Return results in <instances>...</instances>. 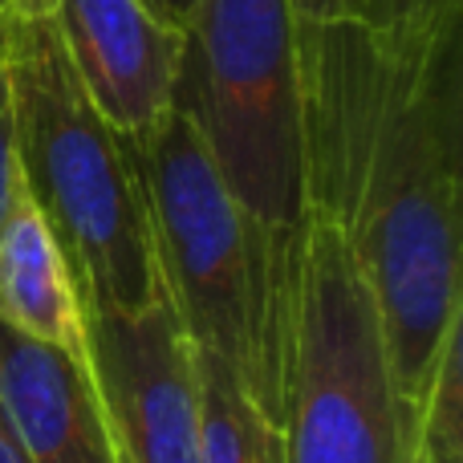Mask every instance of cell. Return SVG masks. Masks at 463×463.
Instances as JSON below:
<instances>
[{
	"instance_id": "obj_6",
	"label": "cell",
	"mask_w": 463,
	"mask_h": 463,
	"mask_svg": "<svg viewBox=\"0 0 463 463\" xmlns=\"http://www.w3.org/2000/svg\"><path fill=\"white\" fill-rule=\"evenodd\" d=\"M90 370L122 463H203L195 345L171 301L143 313L86 309Z\"/></svg>"
},
{
	"instance_id": "obj_5",
	"label": "cell",
	"mask_w": 463,
	"mask_h": 463,
	"mask_svg": "<svg viewBox=\"0 0 463 463\" xmlns=\"http://www.w3.org/2000/svg\"><path fill=\"white\" fill-rule=\"evenodd\" d=\"M171 106L192 118L236 200L293 244L309 200L301 53L288 0H195Z\"/></svg>"
},
{
	"instance_id": "obj_10",
	"label": "cell",
	"mask_w": 463,
	"mask_h": 463,
	"mask_svg": "<svg viewBox=\"0 0 463 463\" xmlns=\"http://www.w3.org/2000/svg\"><path fill=\"white\" fill-rule=\"evenodd\" d=\"M203 402V463H285L280 427L240 374L216 354L195 350Z\"/></svg>"
},
{
	"instance_id": "obj_11",
	"label": "cell",
	"mask_w": 463,
	"mask_h": 463,
	"mask_svg": "<svg viewBox=\"0 0 463 463\" xmlns=\"http://www.w3.org/2000/svg\"><path fill=\"white\" fill-rule=\"evenodd\" d=\"M411 463H463V317L443 337L431 391L415 411Z\"/></svg>"
},
{
	"instance_id": "obj_1",
	"label": "cell",
	"mask_w": 463,
	"mask_h": 463,
	"mask_svg": "<svg viewBox=\"0 0 463 463\" xmlns=\"http://www.w3.org/2000/svg\"><path fill=\"white\" fill-rule=\"evenodd\" d=\"M459 21L463 0H423L383 29L297 24L309 216L350 244L411 411L463 317Z\"/></svg>"
},
{
	"instance_id": "obj_9",
	"label": "cell",
	"mask_w": 463,
	"mask_h": 463,
	"mask_svg": "<svg viewBox=\"0 0 463 463\" xmlns=\"http://www.w3.org/2000/svg\"><path fill=\"white\" fill-rule=\"evenodd\" d=\"M0 326L90 366L86 301L53 228L24 192L21 175L0 228Z\"/></svg>"
},
{
	"instance_id": "obj_2",
	"label": "cell",
	"mask_w": 463,
	"mask_h": 463,
	"mask_svg": "<svg viewBox=\"0 0 463 463\" xmlns=\"http://www.w3.org/2000/svg\"><path fill=\"white\" fill-rule=\"evenodd\" d=\"M16 171L53 228L86 309L167 301L135 151L81 86L49 0H0Z\"/></svg>"
},
{
	"instance_id": "obj_4",
	"label": "cell",
	"mask_w": 463,
	"mask_h": 463,
	"mask_svg": "<svg viewBox=\"0 0 463 463\" xmlns=\"http://www.w3.org/2000/svg\"><path fill=\"white\" fill-rule=\"evenodd\" d=\"M411 423L358 260L329 220L309 216L280 350L285 463H411Z\"/></svg>"
},
{
	"instance_id": "obj_7",
	"label": "cell",
	"mask_w": 463,
	"mask_h": 463,
	"mask_svg": "<svg viewBox=\"0 0 463 463\" xmlns=\"http://www.w3.org/2000/svg\"><path fill=\"white\" fill-rule=\"evenodd\" d=\"M61 45L114 130L138 138L175 98L184 29L146 0H49Z\"/></svg>"
},
{
	"instance_id": "obj_12",
	"label": "cell",
	"mask_w": 463,
	"mask_h": 463,
	"mask_svg": "<svg viewBox=\"0 0 463 463\" xmlns=\"http://www.w3.org/2000/svg\"><path fill=\"white\" fill-rule=\"evenodd\" d=\"M423 0H288L297 24H358V29H383L407 16Z\"/></svg>"
},
{
	"instance_id": "obj_13",
	"label": "cell",
	"mask_w": 463,
	"mask_h": 463,
	"mask_svg": "<svg viewBox=\"0 0 463 463\" xmlns=\"http://www.w3.org/2000/svg\"><path fill=\"white\" fill-rule=\"evenodd\" d=\"M16 138H13V106H8V81L0 70V228H5L8 203H13V187H16Z\"/></svg>"
},
{
	"instance_id": "obj_8",
	"label": "cell",
	"mask_w": 463,
	"mask_h": 463,
	"mask_svg": "<svg viewBox=\"0 0 463 463\" xmlns=\"http://www.w3.org/2000/svg\"><path fill=\"white\" fill-rule=\"evenodd\" d=\"M0 402L29 463H122L94 370L5 326Z\"/></svg>"
},
{
	"instance_id": "obj_14",
	"label": "cell",
	"mask_w": 463,
	"mask_h": 463,
	"mask_svg": "<svg viewBox=\"0 0 463 463\" xmlns=\"http://www.w3.org/2000/svg\"><path fill=\"white\" fill-rule=\"evenodd\" d=\"M146 5L167 24H175V29H187V21H192V13H195V0H146Z\"/></svg>"
},
{
	"instance_id": "obj_15",
	"label": "cell",
	"mask_w": 463,
	"mask_h": 463,
	"mask_svg": "<svg viewBox=\"0 0 463 463\" xmlns=\"http://www.w3.org/2000/svg\"><path fill=\"white\" fill-rule=\"evenodd\" d=\"M0 463H29L21 451V439H16L13 423H8V415H5V402H0Z\"/></svg>"
},
{
	"instance_id": "obj_3",
	"label": "cell",
	"mask_w": 463,
	"mask_h": 463,
	"mask_svg": "<svg viewBox=\"0 0 463 463\" xmlns=\"http://www.w3.org/2000/svg\"><path fill=\"white\" fill-rule=\"evenodd\" d=\"M163 293L195 350L216 354L277 423L293 244L272 236L220 175L200 130L171 106L130 138Z\"/></svg>"
}]
</instances>
